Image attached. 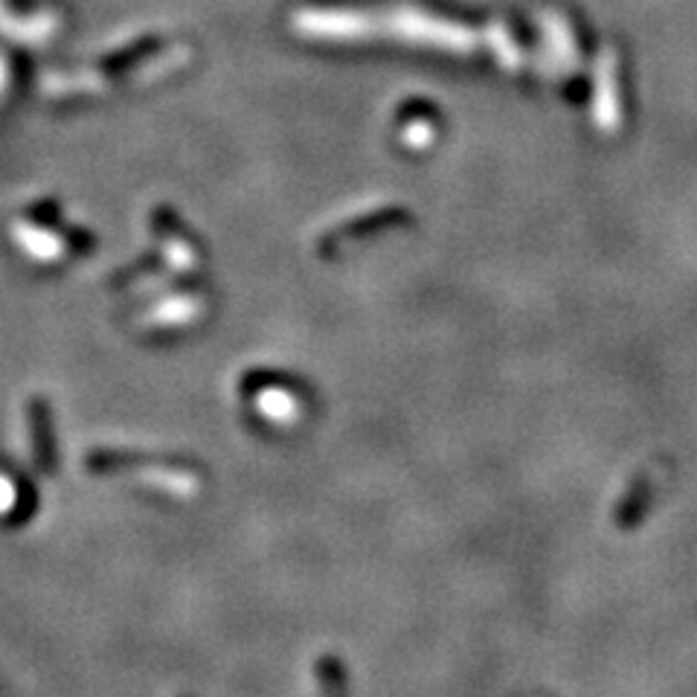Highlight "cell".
<instances>
[{"label":"cell","instance_id":"obj_1","mask_svg":"<svg viewBox=\"0 0 697 697\" xmlns=\"http://www.w3.org/2000/svg\"><path fill=\"white\" fill-rule=\"evenodd\" d=\"M30 430H32V453L41 471L53 474L55 471V442L53 424H50V410L41 401L30 407Z\"/></svg>","mask_w":697,"mask_h":697},{"label":"cell","instance_id":"obj_2","mask_svg":"<svg viewBox=\"0 0 697 697\" xmlns=\"http://www.w3.org/2000/svg\"><path fill=\"white\" fill-rule=\"evenodd\" d=\"M16 498H18V489L12 483H9V480H3V476H0V514L3 512H9V509H12V503H16Z\"/></svg>","mask_w":697,"mask_h":697}]
</instances>
